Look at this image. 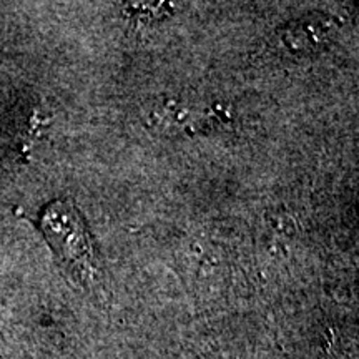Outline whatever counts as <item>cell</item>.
I'll list each match as a JSON object with an SVG mask.
<instances>
[{
	"instance_id": "cell-1",
	"label": "cell",
	"mask_w": 359,
	"mask_h": 359,
	"mask_svg": "<svg viewBox=\"0 0 359 359\" xmlns=\"http://www.w3.org/2000/svg\"><path fill=\"white\" fill-rule=\"evenodd\" d=\"M43 235L52 250L75 276L87 280L95 271V255L90 235L74 205L69 201H52L40 218Z\"/></svg>"
}]
</instances>
